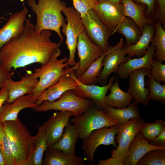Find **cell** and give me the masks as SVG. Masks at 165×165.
I'll return each instance as SVG.
<instances>
[{
    "label": "cell",
    "mask_w": 165,
    "mask_h": 165,
    "mask_svg": "<svg viewBox=\"0 0 165 165\" xmlns=\"http://www.w3.org/2000/svg\"><path fill=\"white\" fill-rule=\"evenodd\" d=\"M96 0L98 2V1H99L100 0Z\"/></svg>",
    "instance_id": "48"
},
{
    "label": "cell",
    "mask_w": 165,
    "mask_h": 165,
    "mask_svg": "<svg viewBox=\"0 0 165 165\" xmlns=\"http://www.w3.org/2000/svg\"><path fill=\"white\" fill-rule=\"evenodd\" d=\"M149 143L159 147L165 146V128L163 129L158 135Z\"/></svg>",
    "instance_id": "40"
},
{
    "label": "cell",
    "mask_w": 165,
    "mask_h": 165,
    "mask_svg": "<svg viewBox=\"0 0 165 165\" xmlns=\"http://www.w3.org/2000/svg\"><path fill=\"white\" fill-rule=\"evenodd\" d=\"M64 130L60 138L50 147L58 149L67 154L75 155V145L79 138V127L69 122Z\"/></svg>",
    "instance_id": "24"
},
{
    "label": "cell",
    "mask_w": 165,
    "mask_h": 165,
    "mask_svg": "<svg viewBox=\"0 0 165 165\" xmlns=\"http://www.w3.org/2000/svg\"><path fill=\"white\" fill-rule=\"evenodd\" d=\"M109 90L110 93L105 96L104 100L107 106L118 109L124 108L131 103L133 99L129 93L124 92L120 88L117 75L116 81L112 84Z\"/></svg>",
    "instance_id": "27"
},
{
    "label": "cell",
    "mask_w": 165,
    "mask_h": 165,
    "mask_svg": "<svg viewBox=\"0 0 165 165\" xmlns=\"http://www.w3.org/2000/svg\"><path fill=\"white\" fill-rule=\"evenodd\" d=\"M0 165H1L0 163Z\"/></svg>",
    "instance_id": "49"
},
{
    "label": "cell",
    "mask_w": 165,
    "mask_h": 165,
    "mask_svg": "<svg viewBox=\"0 0 165 165\" xmlns=\"http://www.w3.org/2000/svg\"><path fill=\"white\" fill-rule=\"evenodd\" d=\"M151 75V70L146 68L134 71L129 75V84L127 92L134 99L132 103L134 105L138 106L139 104H142L145 106L149 105L148 90L145 87V77Z\"/></svg>",
    "instance_id": "14"
},
{
    "label": "cell",
    "mask_w": 165,
    "mask_h": 165,
    "mask_svg": "<svg viewBox=\"0 0 165 165\" xmlns=\"http://www.w3.org/2000/svg\"><path fill=\"white\" fill-rule=\"evenodd\" d=\"M32 74L28 71L24 76L18 81H13L11 77L8 79L5 86L8 93L6 102L11 103L17 98L31 93L38 82V78L33 77Z\"/></svg>",
    "instance_id": "18"
},
{
    "label": "cell",
    "mask_w": 165,
    "mask_h": 165,
    "mask_svg": "<svg viewBox=\"0 0 165 165\" xmlns=\"http://www.w3.org/2000/svg\"><path fill=\"white\" fill-rule=\"evenodd\" d=\"M79 65V61L76 64L71 67L68 66L65 68L68 75L73 79L77 82V87L74 91L79 97L93 100L95 103L98 110L102 111L107 106L104 100L106 94L113 83L115 76H112L106 85L100 86L94 84L87 85L80 82L75 76V72Z\"/></svg>",
    "instance_id": "9"
},
{
    "label": "cell",
    "mask_w": 165,
    "mask_h": 165,
    "mask_svg": "<svg viewBox=\"0 0 165 165\" xmlns=\"http://www.w3.org/2000/svg\"><path fill=\"white\" fill-rule=\"evenodd\" d=\"M7 0L9 1H12L13 0Z\"/></svg>",
    "instance_id": "47"
},
{
    "label": "cell",
    "mask_w": 165,
    "mask_h": 165,
    "mask_svg": "<svg viewBox=\"0 0 165 165\" xmlns=\"http://www.w3.org/2000/svg\"><path fill=\"white\" fill-rule=\"evenodd\" d=\"M25 24L22 34L0 49V62L11 71L12 68L15 70L35 63L45 65L61 44L51 40L52 33L49 30L37 33L30 19H26Z\"/></svg>",
    "instance_id": "1"
},
{
    "label": "cell",
    "mask_w": 165,
    "mask_h": 165,
    "mask_svg": "<svg viewBox=\"0 0 165 165\" xmlns=\"http://www.w3.org/2000/svg\"><path fill=\"white\" fill-rule=\"evenodd\" d=\"M71 116L75 114L68 111H60L53 114L47 121L46 134L48 148L54 145L61 138Z\"/></svg>",
    "instance_id": "17"
},
{
    "label": "cell",
    "mask_w": 165,
    "mask_h": 165,
    "mask_svg": "<svg viewBox=\"0 0 165 165\" xmlns=\"http://www.w3.org/2000/svg\"><path fill=\"white\" fill-rule=\"evenodd\" d=\"M117 33L126 38V46L135 43L142 34V31L130 19L125 16L117 26L112 35Z\"/></svg>",
    "instance_id": "29"
},
{
    "label": "cell",
    "mask_w": 165,
    "mask_h": 165,
    "mask_svg": "<svg viewBox=\"0 0 165 165\" xmlns=\"http://www.w3.org/2000/svg\"><path fill=\"white\" fill-rule=\"evenodd\" d=\"M102 111L106 116L117 121L118 126L126 123L131 119L141 118L138 106L131 103L127 107L121 109L107 105Z\"/></svg>",
    "instance_id": "26"
},
{
    "label": "cell",
    "mask_w": 165,
    "mask_h": 165,
    "mask_svg": "<svg viewBox=\"0 0 165 165\" xmlns=\"http://www.w3.org/2000/svg\"><path fill=\"white\" fill-rule=\"evenodd\" d=\"M8 97V93L5 86L0 89V110Z\"/></svg>",
    "instance_id": "42"
},
{
    "label": "cell",
    "mask_w": 165,
    "mask_h": 165,
    "mask_svg": "<svg viewBox=\"0 0 165 165\" xmlns=\"http://www.w3.org/2000/svg\"><path fill=\"white\" fill-rule=\"evenodd\" d=\"M0 163L1 165H5V162L3 155L0 150Z\"/></svg>",
    "instance_id": "44"
},
{
    "label": "cell",
    "mask_w": 165,
    "mask_h": 165,
    "mask_svg": "<svg viewBox=\"0 0 165 165\" xmlns=\"http://www.w3.org/2000/svg\"><path fill=\"white\" fill-rule=\"evenodd\" d=\"M165 150H151L145 155L137 165H165Z\"/></svg>",
    "instance_id": "34"
},
{
    "label": "cell",
    "mask_w": 165,
    "mask_h": 165,
    "mask_svg": "<svg viewBox=\"0 0 165 165\" xmlns=\"http://www.w3.org/2000/svg\"><path fill=\"white\" fill-rule=\"evenodd\" d=\"M141 118L130 119L126 123L118 126L115 141L118 144L116 149L111 152V157L106 160H100L97 165H123L129 147L137 133L145 123Z\"/></svg>",
    "instance_id": "5"
},
{
    "label": "cell",
    "mask_w": 165,
    "mask_h": 165,
    "mask_svg": "<svg viewBox=\"0 0 165 165\" xmlns=\"http://www.w3.org/2000/svg\"><path fill=\"white\" fill-rule=\"evenodd\" d=\"M124 45L123 39L121 38L116 45L110 46L103 58V68L96 80L95 84L107 85L110 75L113 72L116 73L119 66L122 63L126 62L130 58L126 56L124 51L126 45Z\"/></svg>",
    "instance_id": "12"
},
{
    "label": "cell",
    "mask_w": 165,
    "mask_h": 165,
    "mask_svg": "<svg viewBox=\"0 0 165 165\" xmlns=\"http://www.w3.org/2000/svg\"><path fill=\"white\" fill-rule=\"evenodd\" d=\"M155 28L154 35L151 44L156 48L154 54V59L162 62L165 61V31L159 22L156 24Z\"/></svg>",
    "instance_id": "31"
},
{
    "label": "cell",
    "mask_w": 165,
    "mask_h": 165,
    "mask_svg": "<svg viewBox=\"0 0 165 165\" xmlns=\"http://www.w3.org/2000/svg\"><path fill=\"white\" fill-rule=\"evenodd\" d=\"M148 77L145 83L148 90V100L158 101L165 104V84L162 85L156 82L152 75Z\"/></svg>",
    "instance_id": "33"
},
{
    "label": "cell",
    "mask_w": 165,
    "mask_h": 165,
    "mask_svg": "<svg viewBox=\"0 0 165 165\" xmlns=\"http://www.w3.org/2000/svg\"><path fill=\"white\" fill-rule=\"evenodd\" d=\"M156 49L155 46L151 44L143 56L134 59L130 58L126 62L121 64L118 67L116 74L121 78L127 79L130 73L136 70L146 68L151 70V63L154 58Z\"/></svg>",
    "instance_id": "21"
},
{
    "label": "cell",
    "mask_w": 165,
    "mask_h": 165,
    "mask_svg": "<svg viewBox=\"0 0 165 165\" xmlns=\"http://www.w3.org/2000/svg\"><path fill=\"white\" fill-rule=\"evenodd\" d=\"M165 128V122L163 119H157L152 123L145 122L140 130L145 138L148 142L157 136Z\"/></svg>",
    "instance_id": "35"
},
{
    "label": "cell",
    "mask_w": 165,
    "mask_h": 165,
    "mask_svg": "<svg viewBox=\"0 0 165 165\" xmlns=\"http://www.w3.org/2000/svg\"><path fill=\"white\" fill-rule=\"evenodd\" d=\"M112 2L114 3L118 4L119 3L120 1L121 0H107Z\"/></svg>",
    "instance_id": "45"
},
{
    "label": "cell",
    "mask_w": 165,
    "mask_h": 165,
    "mask_svg": "<svg viewBox=\"0 0 165 165\" xmlns=\"http://www.w3.org/2000/svg\"><path fill=\"white\" fill-rule=\"evenodd\" d=\"M74 8L80 14L81 17L93 10L97 4L96 0H72Z\"/></svg>",
    "instance_id": "37"
},
{
    "label": "cell",
    "mask_w": 165,
    "mask_h": 165,
    "mask_svg": "<svg viewBox=\"0 0 165 165\" xmlns=\"http://www.w3.org/2000/svg\"><path fill=\"white\" fill-rule=\"evenodd\" d=\"M151 66L152 75L155 78V80L160 83L165 82V64L156 60L152 59Z\"/></svg>",
    "instance_id": "38"
},
{
    "label": "cell",
    "mask_w": 165,
    "mask_h": 165,
    "mask_svg": "<svg viewBox=\"0 0 165 165\" xmlns=\"http://www.w3.org/2000/svg\"><path fill=\"white\" fill-rule=\"evenodd\" d=\"M47 121L45 122L38 129L36 135L34 136V151L32 165H41L44 152L48 148L46 134Z\"/></svg>",
    "instance_id": "30"
},
{
    "label": "cell",
    "mask_w": 165,
    "mask_h": 165,
    "mask_svg": "<svg viewBox=\"0 0 165 165\" xmlns=\"http://www.w3.org/2000/svg\"><path fill=\"white\" fill-rule=\"evenodd\" d=\"M61 54L58 49L53 53L48 63L40 68H36L32 75L39 78L38 83L31 94L32 101L35 102L37 98L44 90L56 83L60 77L66 72L65 68L69 66L68 58L65 57L60 59L58 58Z\"/></svg>",
    "instance_id": "4"
},
{
    "label": "cell",
    "mask_w": 165,
    "mask_h": 165,
    "mask_svg": "<svg viewBox=\"0 0 165 165\" xmlns=\"http://www.w3.org/2000/svg\"><path fill=\"white\" fill-rule=\"evenodd\" d=\"M101 21L112 32L126 16L122 5L107 0H100L93 9Z\"/></svg>",
    "instance_id": "15"
},
{
    "label": "cell",
    "mask_w": 165,
    "mask_h": 165,
    "mask_svg": "<svg viewBox=\"0 0 165 165\" xmlns=\"http://www.w3.org/2000/svg\"><path fill=\"white\" fill-rule=\"evenodd\" d=\"M85 31L90 39L105 52L110 46L108 40L112 32L100 19L93 10L81 17Z\"/></svg>",
    "instance_id": "10"
},
{
    "label": "cell",
    "mask_w": 165,
    "mask_h": 165,
    "mask_svg": "<svg viewBox=\"0 0 165 165\" xmlns=\"http://www.w3.org/2000/svg\"><path fill=\"white\" fill-rule=\"evenodd\" d=\"M139 3L145 5L147 7L146 14H149L152 12L155 6V0H135Z\"/></svg>",
    "instance_id": "41"
},
{
    "label": "cell",
    "mask_w": 165,
    "mask_h": 165,
    "mask_svg": "<svg viewBox=\"0 0 165 165\" xmlns=\"http://www.w3.org/2000/svg\"><path fill=\"white\" fill-rule=\"evenodd\" d=\"M94 105L95 103L92 100L81 97L76 94L74 90H71L64 93L57 100L51 102L44 101L32 109L37 112L52 110L68 111L79 116Z\"/></svg>",
    "instance_id": "6"
},
{
    "label": "cell",
    "mask_w": 165,
    "mask_h": 165,
    "mask_svg": "<svg viewBox=\"0 0 165 165\" xmlns=\"http://www.w3.org/2000/svg\"><path fill=\"white\" fill-rule=\"evenodd\" d=\"M0 150L4 158L5 165H14L12 153L3 123L0 121Z\"/></svg>",
    "instance_id": "36"
},
{
    "label": "cell",
    "mask_w": 165,
    "mask_h": 165,
    "mask_svg": "<svg viewBox=\"0 0 165 165\" xmlns=\"http://www.w3.org/2000/svg\"><path fill=\"white\" fill-rule=\"evenodd\" d=\"M160 14L162 20L164 21L165 17V0H158Z\"/></svg>",
    "instance_id": "43"
},
{
    "label": "cell",
    "mask_w": 165,
    "mask_h": 165,
    "mask_svg": "<svg viewBox=\"0 0 165 165\" xmlns=\"http://www.w3.org/2000/svg\"><path fill=\"white\" fill-rule=\"evenodd\" d=\"M77 86L76 82L68 75L66 71V72L60 77L57 82L44 90L39 95L35 102L39 105L44 101L50 102L55 101L66 91L75 90Z\"/></svg>",
    "instance_id": "20"
},
{
    "label": "cell",
    "mask_w": 165,
    "mask_h": 165,
    "mask_svg": "<svg viewBox=\"0 0 165 165\" xmlns=\"http://www.w3.org/2000/svg\"><path fill=\"white\" fill-rule=\"evenodd\" d=\"M83 158L67 154L57 149L49 147L45 151L42 162L43 165H84Z\"/></svg>",
    "instance_id": "23"
},
{
    "label": "cell",
    "mask_w": 165,
    "mask_h": 165,
    "mask_svg": "<svg viewBox=\"0 0 165 165\" xmlns=\"http://www.w3.org/2000/svg\"><path fill=\"white\" fill-rule=\"evenodd\" d=\"M13 74L3 64L0 62V89L5 86L8 79Z\"/></svg>",
    "instance_id": "39"
},
{
    "label": "cell",
    "mask_w": 165,
    "mask_h": 165,
    "mask_svg": "<svg viewBox=\"0 0 165 165\" xmlns=\"http://www.w3.org/2000/svg\"><path fill=\"white\" fill-rule=\"evenodd\" d=\"M155 26L152 24H145L142 31V34L134 44L126 45L125 50L126 55L129 57L137 56L140 57L144 55L149 46L155 31Z\"/></svg>",
    "instance_id": "25"
},
{
    "label": "cell",
    "mask_w": 165,
    "mask_h": 165,
    "mask_svg": "<svg viewBox=\"0 0 165 165\" xmlns=\"http://www.w3.org/2000/svg\"><path fill=\"white\" fill-rule=\"evenodd\" d=\"M13 156L14 165H32L34 136L17 118L3 123Z\"/></svg>",
    "instance_id": "2"
},
{
    "label": "cell",
    "mask_w": 165,
    "mask_h": 165,
    "mask_svg": "<svg viewBox=\"0 0 165 165\" xmlns=\"http://www.w3.org/2000/svg\"><path fill=\"white\" fill-rule=\"evenodd\" d=\"M32 94H28L17 98L11 103L5 102L0 110V121L3 123L15 120L18 118L19 113L22 110L39 106L32 101Z\"/></svg>",
    "instance_id": "22"
},
{
    "label": "cell",
    "mask_w": 165,
    "mask_h": 165,
    "mask_svg": "<svg viewBox=\"0 0 165 165\" xmlns=\"http://www.w3.org/2000/svg\"><path fill=\"white\" fill-rule=\"evenodd\" d=\"M62 13L66 16L67 23L62 28V32L66 36L65 42L69 51L67 60L69 66L72 67L76 64L75 54L78 39L85 28L80 13L72 7H64Z\"/></svg>",
    "instance_id": "7"
},
{
    "label": "cell",
    "mask_w": 165,
    "mask_h": 165,
    "mask_svg": "<svg viewBox=\"0 0 165 165\" xmlns=\"http://www.w3.org/2000/svg\"><path fill=\"white\" fill-rule=\"evenodd\" d=\"M156 149L165 150V146L159 147L151 144L139 131L129 147L123 165H137L139 160L146 153Z\"/></svg>",
    "instance_id": "19"
},
{
    "label": "cell",
    "mask_w": 165,
    "mask_h": 165,
    "mask_svg": "<svg viewBox=\"0 0 165 165\" xmlns=\"http://www.w3.org/2000/svg\"><path fill=\"white\" fill-rule=\"evenodd\" d=\"M23 5L22 10L12 14L0 29V49L11 39L19 36L24 31L28 9L23 3Z\"/></svg>",
    "instance_id": "16"
},
{
    "label": "cell",
    "mask_w": 165,
    "mask_h": 165,
    "mask_svg": "<svg viewBox=\"0 0 165 165\" xmlns=\"http://www.w3.org/2000/svg\"><path fill=\"white\" fill-rule=\"evenodd\" d=\"M118 126L104 127L93 131L86 138L82 140V150L86 160L94 163V154L97 148L101 145L117 146L115 141Z\"/></svg>",
    "instance_id": "11"
},
{
    "label": "cell",
    "mask_w": 165,
    "mask_h": 165,
    "mask_svg": "<svg viewBox=\"0 0 165 165\" xmlns=\"http://www.w3.org/2000/svg\"><path fill=\"white\" fill-rule=\"evenodd\" d=\"M28 5L36 16L34 29L38 34L44 30L55 32L60 42L64 40L61 28L66 23L62 13L65 3L61 0H28Z\"/></svg>",
    "instance_id": "3"
},
{
    "label": "cell",
    "mask_w": 165,
    "mask_h": 165,
    "mask_svg": "<svg viewBox=\"0 0 165 165\" xmlns=\"http://www.w3.org/2000/svg\"><path fill=\"white\" fill-rule=\"evenodd\" d=\"M2 20H5V19L3 17H0V22H2Z\"/></svg>",
    "instance_id": "46"
},
{
    "label": "cell",
    "mask_w": 165,
    "mask_h": 165,
    "mask_svg": "<svg viewBox=\"0 0 165 165\" xmlns=\"http://www.w3.org/2000/svg\"><path fill=\"white\" fill-rule=\"evenodd\" d=\"M123 11L126 16L131 18L141 31L147 24H153V21L145 17L144 8L132 0H121Z\"/></svg>",
    "instance_id": "28"
},
{
    "label": "cell",
    "mask_w": 165,
    "mask_h": 165,
    "mask_svg": "<svg viewBox=\"0 0 165 165\" xmlns=\"http://www.w3.org/2000/svg\"><path fill=\"white\" fill-rule=\"evenodd\" d=\"M77 48L79 59V65L75 71V74L78 78L94 61L105 52L90 39L85 31L78 38Z\"/></svg>",
    "instance_id": "13"
},
{
    "label": "cell",
    "mask_w": 165,
    "mask_h": 165,
    "mask_svg": "<svg viewBox=\"0 0 165 165\" xmlns=\"http://www.w3.org/2000/svg\"><path fill=\"white\" fill-rule=\"evenodd\" d=\"M70 122L79 126V138L82 140L87 138L94 130L118 125L117 121L107 117L102 111L98 110L95 105L90 107L80 116L72 118Z\"/></svg>",
    "instance_id": "8"
},
{
    "label": "cell",
    "mask_w": 165,
    "mask_h": 165,
    "mask_svg": "<svg viewBox=\"0 0 165 165\" xmlns=\"http://www.w3.org/2000/svg\"><path fill=\"white\" fill-rule=\"evenodd\" d=\"M107 52L94 61L84 72L77 78L79 81L86 84L95 85L96 80L102 71L103 60Z\"/></svg>",
    "instance_id": "32"
}]
</instances>
